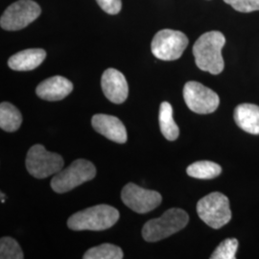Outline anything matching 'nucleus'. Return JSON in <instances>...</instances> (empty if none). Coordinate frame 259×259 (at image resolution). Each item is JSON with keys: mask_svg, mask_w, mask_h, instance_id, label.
I'll return each instance as SVG.
<instances>
[{"mask_svg": "<svg viewBox=\"0 0 259 259\" xmlns=\"http://www.w3.org/2000/svg\"><path fill=\"white\" fill-rule=\"evenodd\" d=\"M238 249V241L235 238H229L223 241L222 243L216 248L212 254L211 259H234L236 258V251Z\"/></svg>", "mask_w": 259, "mask_h": 259, "instance_id": "21", "label": "nucleus"}, {"mask_svg": "<svg viewBox=\"0 0 259 259\" xmlns=\"http://www.w3.org/2000/svg\"><path fill=\"white\" fill-rule=\"evenodd\" d=\"M96 2L109 15H117L122 8L121 0H96Z\"/></svg>", "mask_w": 259, "mask_h": 259, "instance_id": "23", "label": "nucleus"}, {"mask_svg": "<svg viewBox=\"0 0 259 259\" xmlns=\"http://www.w3.org/2000/svg\"><path fill=\"white\" fill-rule=\"evenodd\" d=\"M101 87L105 96L114 104H122L128 98L129 87L125 76L114 68L104 71Z\"/></svg>", "mask_w": 259, "mask_h": 259, "instance_id": "11", "label": "nucleus"}, {"mask_svg": "<svg viewBox=\"0 0 259 259\" xmlns=\"http://www.w3.org/2000/svg\"><path fill=\"white\" fill-rule=\"evenodd\" d=\"M96 176V168L87 159H77L65 170H61L51 180V187L56 193L68 192Z\"/></svg>", "mask_w": 259, "mask_h": 259, "instance_id": "5", "label": "nucleus"}, {"mask_svg": "<svg viewBox=\"0 0 259 259\" xmlns=\"http://www.w3.org/2000/svg\"><path fill=\"white\" fill-rule=\"evenodd\" d=\"M25 165L31 176L46 179L59 173L65 165V161L61 155L48 152L42 145L36 144L28 151Z\"/></svg>", "mask_w": 259, "mask_h": 259, "instance_id": "6", "label": "nucleus"}, {"mask_svg": "<svg viewBox=\"0 0 259 259\" xmlns=\"http://www.w3.org/2000/svg\"><path fill=\"white\" fill-rule=\"evenodd\" d=\"M118 219L119 211L115 207L108 204H98L70 216L67 226L75 232H100L111 228Z\"/></svg>", "mask_w": 259, "mask_h": 259, "instance_id": "2", "label": "nucleus"}, {"mask_svg": "<svg viewBox=\"0 0 259 259\" xmlns=\"http://www.w3.org/2000/svg\"><path fill=\"white\" fill-rule=\"evenodd\" d=\"M23 251L19 243L11 237H2L0 240V258L22 259Z\"/></svg>", "mask_w": 259, "mask_h": 259, "instance_id": "20", "label": "nucleus"}, {"mask_svg": "<svg viewBox=\"0 0 259 259\" xmlns=\"http://www.w3.org/2000/svg\"><path fill=\"white\" fill-rule=\"evenodd\" d=\"M186 173L188 176L195 179L211 180L222 173V167L213 161L201 160L196 161L187 167Z\"/></svg>", "mask_w": 259, "mask_h": 259, "instance_id": "18", "label": "nucleus"}, {"mask_svg": "<svg viewBox=\"0 0 259 259\" xmlns=\"http://www.w3.org/2000/svg\"><path fill=\"white\" fill-rule=\"evenodd\" d=\"M121 199L135 212L144 214L155 209L162 202V197L155 190L142 188L130 183L121 192Z\"/></svg>", "mask_w": 259, "mask_h": 259, "instance_id": "10", "label": "nucleus"}, {"mask_svg": "<svg viewBox=\"0 0 259 259\" xmlns=\"http://www.w3.org/2000/svg\"><path fill=\"white\" fill-rule=\"evenodd\" d=\"M184 99L189 110L198 114L212 113L218 109L220 104V98L217 93L195 81L185 83Z\"/></svg>", "mask_w": 259, "mask_h": 259, "instance_id": "9", "label": "nucleus"}, {"mask_svg": "<svg viewBox=\"0 0 259 259\" xmlns=\"http://www.w3.org/2000/svg\"><path fill=\"white\" fill-rule=\"evenodd\" d=\"M226 37L219 31H210L199 37L193 47L196 65L203 71L213 75L220 74L225 63L222 49Z\"/></svg>", "mask_w": 259, "mask_h": 259, "instance_id": "1", "label": "nucleus"}, {"mask_svg": "<svg viewBox=\"0 0 259 259\" xmlns=\"http://www.w3.org/2000/svg\"><path fill=\"white\" fill-rule=\"evenodd\" d=\"M197 213L202 221L214 230H219L232 219L230 201L220 192L204 196L197 204Z\"/></svg>", "mask_w": 259, "mask_h": 259, "instance_id": "4", "label": "nucleus"}, {"mask_svg": "<svg viewBox=\"0 0 259 259\" xmlns=\"http://www.w3.org/2000/svg\"><path fill=\"white\" fill-rule=\"evenodd\" d=\"M189 216L184 209L170 208L159 218L152 219L142 229V236L147 242H157L185 229Z\"/></svg>", "mask_w": 259, "mask_h": 259, "instance_id": "3", "label": "nucleus"}, {"mask_svg": "<svg viewBox=\"0 0 259 259\" xmlns=\"http://www.w3.org/2000/svg\"><path fill=\"white\" fill-rule=\"evenodd\" d=\"M188 46V38L181 31L163 29L158 31L152 40L153 55L161 61L180 59Z\"/></svg>", "mask_w": 259, "mask_h": 259, "instance_id": "7", "label": "nucleus"}, {"mask_svg": "<svg viewBox=\"0 0 259 259\" xmlns=\"http://www.w3.org/2000/svg\"><path fill=\"white\" fill-rule=\"evenodd\" d=\"M73 91V83L63 76H53L42 81L36 89L39 98L47 101H60Z\"/></svg>", "mask_w": 259, "mask_h": 259, "instance_id": "13", "label": "nucleus"}, {"mask_svg": "<svg viewBox=\"0 0 259 259\" xmlns=\"http://www.w3.org/2000/svg\"><path fill=\"white\" fill-rule=\"evenodd\" d=\"M41 9L33 0H19L10 5L1 16L0 26L7 31H18L28 26L40 16Z\"/></svg>", "mask_w": 259, "mask_h": 259, "instance_id": "8", "label": "nucleus"}, {"mask_svg": "<svg viewBox=\"0 0 259 259\" xmlns=\"http://www.w3.org/2000/svg\"><path fill=\"white\" fill-rule=\"evenodd\" d=\"M47 52L40 48H33L20 51L12 56L8 61L10 68L16 71H30L42 64Z\"/></svg>", "mask_w": 259, "mask_h": 259, "instance_id": "14", "label": "nucleus"}, {"mask_svg": "<svg viewBox=\"0 0 259 259\" xmlns=\"http://www.w3.org/2000/svg\"><path fill=\"white\" fill-rule=\"evenodd\" d=\"M232 8L241 13H250L259 11V0H224Z\"/></svg>", "mask_w": 259, "mask_h": 259, "instance_id": "22", "label": "nucleus"}, {"mask_svg": "<svg viewBox=\"0 0 259 259\" xmlns=\"http://www.w3.org/2000/svg\"><path fill=\"white\" fill-rule=\"evenodd\" d=\"M0 196H1V203H4L5 202V195L3 194L2 192L0 193Z\"/></svg>", "mask_w": 259, "mask_h": 259, "instance_id": "24", "label": "nucleus"}, {"mask_svg": "<svg viewBox=\"0 0 259 259\" xmlns=\"http://www.w3.org/2000/svg\"><path fill=\"white\" fill-rule=\"evenodd\" d=\"M93 129L105 138L117 143H125L128 139L127 130L120 119L108 114H95L92 119Z\"/></svg>", "mask_w": 259, "mask_h": 259, "instance_id": "12", "label": "nucleus"}, {"mask_svg": "<svg viewBox=\"0 0 259 259\" xmlns=\"http://www.w3.org/2000/svg\"><path fill=\"white\" fill-rule=\"evenodd\" d=\"M123 251L118 246L105 243L100 246L93 247L85 251L83 259H122Z\"/></svg>", "mask_w": 259, "mask_h": 259, "instance_id": "19", "label": "nucleus"}, {"mask_svg": "<svg viewBox=\"0 0 259 259\" xmlns=\"http://www.w3.org/2000/svg\"><path fill=\"white\" fill-rule=\"evenodd\" d=\"M158 122L160 132L167 140L174 141L179 138L180 129L174 120L173 108L170 103L162 102L160 104Z\"/></svg>", "mask_w": 259, "mask_h": 259, "instance_id": "16", "label": "nucleus"}, {"mask_svg": "<svg viewBox=\"0 0 259 259\" xmlns=\"http://www.w3.org/2000/svg\"><path fill=\"white\" fill-rule=\"evenodd\" d=\"M22 123L20 111L12 104L2 102L0 105V128L9 133L18 131Z\"/></svg>", "mask_w": 259, "mask_h": 259, "instance_id": "17", "label": "nucleus"}, {"mask_svg": "<svg viewBox=\"0 0 259 259\" xmlns=\"http://www.w3.org/2000/svg\"><path fill=\"white\" fill-rule=\"evenodd\" d=\"M237 126L251 135H259V107L253 104H241L234 110Z\"/></svg>", "mask_w": 259, "mask_h": 259, "instance_id": "15", "label": "nucleus"}]
</instances>
